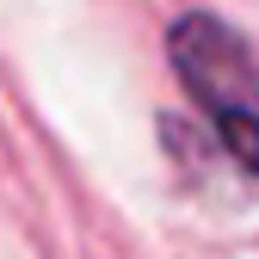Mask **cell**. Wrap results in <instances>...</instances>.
I'll use <instances>...</instances> for the list:
<instances>
[{
	"mask_svg": "<svg viewBox=\"0 0 259 259\" xmlns=\"http://www.w3.org/2000/svg\"><path fill=\"white\" fill-rule=\"evenodd\" d=\"M167 56L191 105L210 117V136L235 154L247 179H259V62L241 31L216 13H185L167 31Z\"/></svg>",
	"mask_w": 259,
	"mask_h": 259,
	"instance_id": "6da1fadb",
	"label": "cell"
}]
</instances>
